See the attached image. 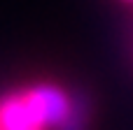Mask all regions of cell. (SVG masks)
<instances>
[{
	"mask_svg": "<svg viewBox=\"0 0 133 130\" xmlns=\"http://www.w3.org/2000/svg\"><path fill=\"white\" fill-rule=\"evenodd\" d=\"M0 130H42L35 126L23 95H7L0 100Z\"/></svg>",
	"mask_w": 133,
	"mask_h": 130,
	"instance_id": "6da1fadb",
	"label": "cell"
}]
</instances>
